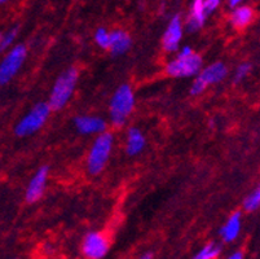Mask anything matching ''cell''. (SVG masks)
Masks as SVG:
<instances>
[{
    "label": "cell",
    "instance_id": "9c48e42d",
    "mask_svg": "<svg viewBox=\"0 0 260 259\" xmlns=\"http://www.w3.org/2000/svg\"><path fill=\"white\" fill-rule=\"evenodd\" d=\"M181 37H183V25H181L180 17L176 16L170 21L165 35H163V49L167 52L176 51L179 48V44H180Z\"/></svg>",
    "mask_w": 260,
    "mask_h": 259
},
{
    "label": "cell",
    "instance_id": "603a6c76",
    "mask_svg": "<svg viewBox=\"0 0 260 259\" xmlns=\"http://www.w3.org/2000/svg\"><path fill=\"white\" fill-rule=\"evenodd\" d=\"M226 259H243V254L241 251H237V253H233L232 255H229Z\"/></svg>",
    "mask_w": 260,
    "mask_h": 259
},
{
    "label": "cell",
    "instance_id": "484cf974",
    "mask_svg": "<svg viewBox=\"0 0 260 259\" xmlns=\"http://www.w3.org/2000/svg\"><path fill=\"white\" fill-rule=\"evenodd\" d=\"M0 2H2V3H6L7 0H0Z\"/></svg>",
    "mask_w": 260,
    "mask_h": 259
},
{
    "label": "cell",
    "instance_id": "52a82bcc",
    "mask_svg": "<svg viewBox=\"0 0 260 259\" xmlns=\"http://www.w3.org/2000/svg\"><path fill=\"white\" fill-rule=\"evenodd\" d=\"M26 57V47L20 44L12 48L4 57L3 63L0 65V82L2 84L8 83L12 78L15 77L16 73L20 70Z\"/></svg>",
    "mask_w": 260,
    "mask_h": 259
},
{
    "label": "cell",
    "instance_id": "277c9868",
    "mask_svg": "<svg viewBox=\"0 0 260 259\" xmlns=\"http://www.w3.org/2000/svg\"><path fill=\"white\" fill-rule=\"evenodd\" d=\"M113 148V136L108 132H103L94 140L91 152L88 154V171L96 175L104 170L109 160L110 152Z\"/></svg>",
    "mask_w": 260,
    "mask_h": 259
},
{
    "label": "cell",
    "instance_id": "cb8c5ba5",
    "mask_svg": "<svg viewBox=\"0 0 260 259\" xmlns=\"http://www.w3.org/2000/svg\"><path fill=\"white\" fill-rule=\"evenodd\" d=\"M241 2H242V0H229V4H231V7H236L238 6Z\"/></svg>",
    "mask_w": 260,
    "mask_h": 259
},
{
    "label": "cell",
    "instance_id": "8992f818",
    "mask_svg": "<svg viewBox=\"0 0 260 259\" xmlns=\"http://www.w3.org/2000/svg\"><path fill=\"white\" fill-rule=\"evenodd\" d=\"M225 75L226 68L224 64H211V65H209L207 68L203 69L202 71H200V74L197 75L196 80L193 82V84H191L190 94L194 95V96L196 95L202 94L210 84L220 82V80H223L224 78H225Z\"/></svg>",
    "mask_w": 260,
    "mask_h": 259
},
{
    "label": "cell",
    "instance_id": "d4e9b609",
    "mask_svg": "<svg viewBox=\"0 0 260 259\" xmlns=\"http://www.w3.org/2000/svg\"><path fill=\"white\" fill-rule=\"evenodd\" d=\"M140 259H153V254H150V253H146V254H144V255L141 256Z\"/></svg>",
    "mask_w": 260,
    "mask_h": 259
},
{
    "label": "cell",
    "instance_id": "7a4b0ae2",
    "mask_svg": "<svg viewBox=\"0 0 260 259\" xmlns=\"http://www.w3.org/2000/svg\"><path fill=\"white\" fill-rule=\"evenodd\" d=\"M78 80V71L75 69H69L63 71L54 83L49 96V105L54 110L62 109L68 104L74 92L75 84Z\"/></svg>",
    "mask_w": 260,
    "mask_h": 259
},
{
    "label": "cell",
    "instance_id": "44dd1931",
    "mask_svg": "<svg viewBox=\"0 0 260 259\" xmlns=\"http://www.w3.org/2000/svg\"><path fill=\"white\" fill-rule=\"evenodd\" d=\"M250 69H251V65H250V64L247 63L241 64V65L237 68V70H236V74H235L236 82H241L243 78L247 77L250 73Z\"/></svg>",
    "mask_w": 260,
    "mask_h": 259
},
{
    "label": "cell",
    "instance_id": "5bb4252c",
    "mask_svg": "<svg viewBox=\"0 0 260 259\" xmlns=\"http://www.w3.org/2000/svg\"><path fill=\"white\" fill-rule=\"evenodd\" d=\"M240 232H241V214L240 213L232 214L231 218L226 220V223L223 225V228H221V231H220L221 239H223L225 242L235 241V240L238 237V235H240Z\"/></svg>",
    "mask_w": 260,
    "mask_h": 259
},
{
    "label": "cell",
    "instance_id": "ba28073f",
    "mask_svg": "<svg viewBox=\"0 0 260 259\" xmlns=\"http://www.w3.org/2000/svg\"><path fill=\"white\" fill-rule=\"evenodd\" d=\"M82 250H83L86 258L101 259L108 253L109 241L100 232H91L84 237Z\"/></svg>",
    "mask_w": 260,
    "mask_h": 259
},
{
    "label": "cell",
    "instance_id": "30bf717a",
    "mask_svg": "<svg viewBox=\"0 0 260 259\" xmlns=\"http://www.w3.org/2000/svg\"><path fill=\"white\" fill-rule=\"evenodd\" d=\"M47 177H48V167H46V166L40 167L27 185V189H26V201L27 203H35L43 196Z\"/></svg>",
    "mask_w": 260,
    "mask_h": 259
},
{
    "label": "cell",
    "instance_id": "d6986e66",
    "mask_svg": "<svg viewBox=\"0 0 260 259\" xmlns=\"http://www.w3.org/2000/svg\"><path fill=\"white\" fill-rule=\"evenodd\" d=\"M94 40L101 48H109L110 46V33H108L104 27L98 28V32L94 34Z\"/></svg>",
    "mask_w": 260,
    "mask_h": 259
},
{
    "label": "cell",
    "instance_id": "5b68a950",
    "mask_svg": "<svg viewBox=\"0 0 260 259\" xmlns=\"http://www.w3.org/2000/svg\"><path fill=\"white\" fill-rule=\"evenodd\" d=\"M51 109V105L46 103H40L35 105L16 126V135L29 136V135L40 130L46 123V121L48 120Z\"/></svg>",
    "mask_w": 260,
    "mask_h": 259
},
{
    "label": "cell",
    "instance_id": "ac0fdd59",
    "mask_svg": "<svg viewBox=\"0 0 260 259\" xmlns=\"http://www.w3.org/2000/svg\"><path fill=\"white\" fill-rule=\"evenodd\" d=\"M243 208L249 213L257 210L260 208V184L252 191V193H250L249 196L246 197L245 203H243Z\"/></svg>",
    "mask_w": 260,
    "mask_h": 259
},
{
    "label": "cell",
    "instance_id": "ffe728a7",
    "mask_svg": "<svg viewBox=\"0 0 260 259\" xmlns=\"http://www.w3.org/2000/svg\"><path fill=\"white\" fill-rule=\"evenodd\" d=\"M16 37H17V27L11 28V30H8L6 34H3V37H2V43H0V46H2V51L7 49L8 47H11L12 43L15 42Z\"/></svg>",
    "mask_w": 260,
    "mask_h": 259
},
{
    "label": "cell",
    "instance_id": "2e32d148",
    "mask_svg": "<svg viewBox=\"0 0 260 259\" xmlns=\"http://www.w3.org/2000/svg\"><path fill=\"white\" fill-rule=\"evenodd\" d=\"M254 18V12L249 7H238L232 14V23L236 27H246Z\"/></svg>",
    "mask_w": 260,
    "mask_h": 259
},
{
    "label": "cell",
    "instance_id": "9a60e30c",
    "mask_svg": "<svg viewBox=\"0 0 260 259\" xmlns=\"http://www.w3.org/2000/svg\"><path fill=\"white\" fill-rule=\"evenodd\" d=\"M145 147V137L141 134L139 128H129L128 135H127L126 149L129 156H136L140 153Z\"/></svg>",
    "mask_w": 260,
    "mask_h": 259
},
{
    "label": "cell",
    "instance_id": "7402d4cb",
    "mask_svg": "<svg viewBox=\"0 0 260 259\" xmlns=\"http://www.w3.org/2000/svg\"><path fill=\"white\" fill-rule=\"evenodd\" d=\"M220 4V0H206L205 2V9H206V13H211L215 9L217 8V6Z\"/></svg>",
    "mask_w": 260,
    "mask_h": 259
},
{
    "label": "cell",
    "instance_id": "8fae6325",
    "mask_svg": "<svg viewBox=\"0 0 260 259\" xmlns=\"http://www.w3.org/2000/svg\"><path fill=\"white\" fill-rule=\"evenodd\" d=\"M75 127L80 134H103L106 128V123L103 118L91 117V116H80L74 121Z\"/></svg>",
    "mask_w": 260,
    "mask_h": 259
},
{
    "label": "cell",
    "instance_id": "4fadbf2b",
    "mask_svg": "<svg viewBox=\"0 0 260 259\" xmlns=\"http://www.w3.org/2000/svg\"><path fill=\"white\" fill-rule=\"evenodd\" d=\"M131 47V38L122 30H115L110 33V46L109 49L114 56L126 53Z\"/></svg>",
    "mask_w": 260,
    "mask_h": 259
},
{
    "label": "cell",
    "instance_id": "e0dca14e",
    "mask_svg": "<svg viewBox=\"0 0 260 259\" xmlns=\"http://www.w3.org/2000/svg\"><path fill=\"white\" fill-rule=\"evenodd\" d=\"M219 254H220V248L214 242H210L206 246H203L193 259H216Z\"/></svg>",
    "mask_w": 260,
    "mask_h": 259
},
{
    "label": "cell",
    "instance_id": "3957f363",
    "mask_svg": "<svg viewBox=\"0 0 260 259\" xmlns=\"http://www.w3.org/2000/svg\"><path fill=\"white\" fill-rule=\"evenodd\" d=\"M201 68H202L201 56L193 53L190 47H184L176 59L167 65V73L175 78H185L200 73Z\"/></svg>",
    "mask_w": 260,
    "mask_h": 259
},
{
    "label": "cell",
    "instance_id": "6da1fadb",
    "mask_svg": "<svg viewBox=\"0 0 260 259\" xmlns=\"http://www.w3.org/2000/svg\"><path fill=\"white\" fill-rule=\"evenodd\" d=\"M135 106V95L129 85L123 84L115 91L110 101V120L114 126H122L132 113Z\"/></svg>",
    "mask_w": 260,
    "mask_h": 259
},
{
    "label": "cell",
    "instance_id": "7c38bea8",
    "mask_svg": "<svg viewBox=\"0 0 260 259\" xmlns=\"http://www.w3.org/2000/svg\"><path fill=\"white\" fill-rule=\"evenodd\" d=\"M205 2L206 0H194L191 6L190 14L188 20V30L189 32H197L198 28L202 27L206 20V9H205Z\"/></svg>",
    "mask_w": 260,
    "mask_h": 259
}]
</instances>
